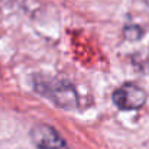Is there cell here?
<instances>
[{"label": "cell", "mask_w": 149, "mask_h": 149, "mask_svg": "<svg viewBox=\"0 0 149 149\" xmlns=\"http://www.w3.org/2000/svg\"><path fill=\"white\" fill-rule=\"evenodd\" d=\"M33 88L61 109L71 110L78 106L77 91L70 83L38 75L33 78Z\"/></svg>", "instance_id": "obj_1"}, {"label": "cell", "mask_w": 149, "mask_h": 149, "mask_svg": "<svg viewBox=\"0 0 149 149\" xmlns=\"http://www.w3.org/2000/svg\"><path fill=\"white\" fill-rule=\"evenodd\" d=\"M146 99L145 90L133 83L120 86L111 96L114 106H117L120 110H138L146 103Z\"/></svg>", "instance_id": "obj_2"}, {"label": "cell", "mask_w": 149, "mask_h": 149, "mask_svg": "<svg viewBox=\"0 0 149 149\" xmlns=\"http://www.w3.org/2000/svg\"><path fill=\"white\" fill-rule=\"evenodd\" d=\"M31 141L38 149H70L64 138L49 125H36L31 130Z\"/></svg>", "instance_id": "obj_3"}]
</instances>
